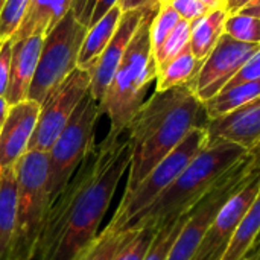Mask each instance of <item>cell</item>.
Instances as JSON below:
<instances>
[{
    "instance_id": "obj_1",
    "label": "cell",
    "mask_w": 260,
    "mask_h": 260,
    "mask_svg": "<svg viewBox=\"0 0 260 260\" xmlns=\"http://www.w3.org/2000/svg\"><path fill=\"white\" fill-rule=\"evenodd\" d=\"M129 163V145L122 136L107 134L88 149L50 204L37 245V260H75L96 239Z\"/></svg>"
},
{
    "instance_id": "obj_2",
    "label": "cell",
    "mask_w": 260,
    "mask_h": 260,
    "mask_svg": "<svg viewBox=\"0 0 260 260\" xmlns=\"http://www.w3.org/2000/svg\"><path fill=\"white\" fill-rule=\"evenodd\" d=\"M204 104L187 84L165 91H154L131 119L125 134L131 163L123 195L137 184L193 129L207 126Z\"/></svg>"
},
{
    "instance_id": "obj_3",
    "label": "cell",
    "mask_w": 260,
    "mask_h": 260,
    "mask_svg": "<svg viewBox=\"0 0 260 260\" xmlns=\"http://www.w3.org/2000/svg\"><path fill=\"white\" fill-rule=\"evenodd\" d=\"M248 152L230 142H207V146L186 166L177 180L125 230L161 229L189 213Z\"/></svg>"
},
{
    "instance_id": "obj_4",
    "label": "cell",
    "mask_w": 260,
    "mask_h": 260,
    "mask_svg": "<svg viewBox=\"0 0 260 260\" xmlns=\"http://www.w3.org/2000/svg\"><path fill=\"white\" fill-rule=\"evenodd\" d=\"M158 9V0L148 2L146 12L101 101L102 114L110 120V136L125 134L131 119L146 101L149 87L155 82L157 66L152 55L151 24Z\"/></svg>"
},
{
    "instance_id": "obj_5",
    "label": "cell",
    "mask_w": 260,
    "mask_h": 260,
    "mask_svg": "<svg viewBox=\"0 0 260 260\" xmlns=\"http://www.w3.org/2000/svg\"><path fill=\"white\" fill-rule=\"evenodd\" d=\"M15 222L6 260H34L50 209L47 152L27 151L23 154L15 165Z\"/></svg>"
},
{
    "instance_id": "obj_6",
    "label": "cell",
    "mask_w": 260,
    "mask_h": 260,
    "mask_svg": "<svg viewBox=\"0 0 260 260\" xmlns=\"http://www.w3.org/2000/svg\"><path fill=\"white\" fill-rule=\"evenodd\" d=\"M207 128H193L186 139L137 184L133 192L122 197L108 227L116 233L125 232L129 222L148 209L177 180L186 166L207 146Z\"/></svg>"
},
{
    "instance_id": "obj_7",
    "label": "cell",
    "mask_w": 260,
    "mask_h": 260,
    "mask_svg": "<svg viewBox=\"0 0 260 260\" xmlns=\"http://www.w3.org/2000/svg\"><path fill=\"white\" fill-rule=\"evenodd\" d=\"M82 26L69 11L50 30L44 34L37 70L27 99L43 104L46 98L78 67V56L87 35Z\"/></svg>"
},
{
    "instance_id": "obj_8",
    "label": "cell",
    "mask_w": 260,
    "mask_h": 260,
    "mask_svg": "<svg viewBox=\"0 0 260 260\" xmlns=\"http://www.w3.org/2000/svg\"><path fill=\"white\" fill-rule=\"evenodd\" d=\"M101 116V104L94 101L88 91L49 149L47 186L50 193V204L70 181L88 149L96 143L94 129Z\"/></svg>"
},
{
    "instance_id": "obj_9",
    "label": "cell",
    "mask_w": 260,
    "mask_h": 260,
    "mask_svg": "<svg viewBox=\"0 0 260 260\" xmlns=\"http://www.w3.org/2000/svg\"><path fill=\"white\" fill-rule=\"evenodd\" d=\"M256 171H250L248 155L238 163L189 213L166 260H195L201 241L222 204L238 192Z\"/></svg>"
},
{
    "instance_id": "obj_10",
    "label": "cell",
    "mask_w": 260,
    "mask_h": 260,
    "mask_svg": "<svg viewBox=\"0 0 260 260\" xmlns=\"http://www.w3.org/2000/svg\"><path fill=\"white\" fill-rule=\"evenodd\" d=\"M90 73L76 67L41 104L40 116L27 151L49 152L79 102L90 91Z\"/></svg>"
},
{
    "instance_id": "obj_11",
    "label": "cell",
    "mask_w": 260,
    "mask_h": 260,
    "mask_svg": "<svg viewBox=\"0 0 260 260\" xmlns=\"http://www.w3.org/2000/svg\"><path fill=\"white\" fill-rule=\"evenodd\" d=\"M259 49L260 44L242 43L222 34L197 76L187 84L189 88L204 104L216 96Z\"/></svg>"
},
{
    "instance_id": "obj_12",
    "label": "cell",
    "mask_w": 260,
    "mask_h": 260,
    "mask_svg": "<svg viewBox=\"0 0 260 260\" xmlns=\"http://www.w3.org/2000/svg\"><path fill=\"white\" fill-rule=\"evenodd\" d=\"M260 190V171H256L245 184L235 192L218 210L209 225L195 260H219L224 254L230 239L233 238L245 212L250 209Z\"/></svg>"
},
{
    "instance_id": "obj_13",
    "label": "cell",
    "mask_w": 260,
    "mask_h": 260,
    "mask_svg": "<svg viewBox=\"0 0 260 260\" xmlns=\"http://www.w3.org/2000/svg\"><path fill=\"white\" fill-rule=\"evenodd\" d=\"M148 3H145L140 8L129 9L122 12L120 21L117 24V29L110 40L108 46L104 49V52L98 56V59L93 62V66L87 70L90 73V94L94 101L101 104L120 61L122 56L133 40L145 12H146Z\"/></svg>"
},
{
    "instance_id": "obj_14",
    "label": "cell",
    "mask_w": 260,
    "mask_h": 260,
    "mask_svg": "<svg viewBox=\"0 0 260 260\" xmlns=\"http://www.w3.org/2000/svg\"><path fill=\"white\" fill-rule=\"evenodd\" d=\"M41 105L26 99L11 105L0 131V171L14 168L27 152Z\"/></svg>"
},
{
    "instance_id": "obj_15",
    "label": "cell",
    "mask_w": 260,
    "mask_h": 260,
    "mask_svg": "<svg viewBox=\"0 0 260 260\" xmlns=\"http://www.w3.org/2000/svg\"><path fill=\"white\" fill-rule=\"evenodd\" d=\"M206 128L209 142H230L248 152L260 142V96L229 114L210 119Z\"/></svg>"
},
{
    "instance_id": "obj_16",
    "label": "cell",
    "mask_w": 260,
    "mask_h": 260,
    "mask_svg": "<svg viewBox=\"0 0 260 260\" xmlns=\"http://www.w3.org/2000/svg\"><path fill=\"white\" fill-rule=\"evenodd\" d=\"M43 40V34H35L24 40L12 41L9 82L5 93V99L9 107L27 99L29 88L40 59Z\"/></svg>"
},
{
    "instance_id": "obj_17",
    "label": "cell",
    "mask_w": 260,
    "mask_h": 260,
    "mask_svg": "<svg viewBox=\"0 0 260 260\" xmlns=\"http://www.w3.org/2000/svg\"><path fill=\"white\" fill-rule=\"evenodd\" d=\"M70 5L72 0H29L21 23L11 40L20 41L35 34L44 35L70 11Z\"/></svg>"
},
{
    "instance_id": "obj_18",
    "label": "cell",
    "mask_w": 260,
    "mask_h": 260,
    "mask_svg": "<svg viewBox=\"0 0 260 260\" xmlns=\"http://www.w3.org/2000/svg\"><path fill=\"white\" fill-rule=\"evenodd\" d=\"M227 17L229 12L225 6H219L210 9L206 15L192 21L189 47L197 59L204 61L207 55L213 50L221 35L224 34Z\"/></svg>"
},
{
    "instance_id": "obj_19",
    "label": "cell",
    "mask_w": 260,
    "mask_h": 260,
    "mask_svg": "<svg viewBox=\"0 0 260 260\" xmlns=\"http://www.w3.org/2000/svg\"><path fill=\"white\" fill-rule=\"evenodd\" d=\"M120 17H122V9L117 3L96 24L88 27L78 56V67L88 70L93 66V62L98 59V56L104 52V49L108 46L110 40L113 38L117 24L120 21Z\"/></svg>"
},
{
    "instance_id": "obj_20",
    "label": "cell",
    "mask_w": 260,
    "mask_h": 260,
    "mask_svg": "<svg viewBox=\"0 0 260 260\" xmlns=\"http://www.w3.org/2000/svg\"><path fill=\"white\" fill-rule=\"evenodd\" d=\"M260 239V190L245 212L233 238L219 260H244L248 257Z\"/></svg>"
},
{
    "instance_id": "obj_21",
    "label": "cell",
    "mask_w": 260,
    "mask_h": 260,
    "mask_svg": "<svg viewBox=\"0 0 260 260\" xmlns=\"http://www.w3.org/2000/svg\"><path fill=\"white\" fill-rule=\"evenodd\" d=\"M17 203L15 166L0 171V260H6L14 233Z\"/></svg>"
},
{
    "instance_id": "obj_22",
    "label": "cell",
    "mask_w": 260,
    "mask_h": 260,
    "mask_svg": "<svg viewBox=\"0 0 260 260\" xmlns=\"http://www.w3.org/2000/svg\"><path fill=\"white\" fill-rule=\"evenodd\" d=\"M259 96L260 79L248 81V82H242L233 87L222 88L216 96L204 102V108L210 120V119H216L224 114H229Z\"/></svg>"
},
{
    "instance_id": "obj_23",
    "label": "cell",
    "mask_w": 260,
    "mask_h": 260,
    "mask_svg": "<svg viewBox=\"0 0 260 260\" xmlns=\"http://www.w3.org/2000/svg\"><path fill=\"white\" fill-rule=\"evenodd\" d=\"M203 66V61L197 59L187 46L180 55H177L174 59L157 69V78H155V91H165L178 85L189 84L197 73L200 72Z\"/></svg>"
},
{
    "instance_id": "obj_24",
    "label": "cell",
    "mask_w": 260,
    "mask_h": 260,
    "mask_svg": "<svg viewBox=\"0 0 260 260\" xmlns=\"http://www.w3.org/2000/svg\"><path fill=\"white\" fill-rule=\"evenodd\" d=\"M129 232L131 230L116 233L107 225L75 260H113L117 250L129 236Z\"/></svg>"
},
{
    "instance_id": "obj_25",
    "label": "cell",
    "mask_w": 260,
    "mask_h": 260,
    "mask_svg": "<svg viewBox=\"0 0 260 260\" xmlns=\"http://www.w3.org/2000/svg\"><path fill=\"white\" fill-rule=\"evenodd\" d=\"M190 32H192V21L180 20V23L171 32V35L165 40V43L152 53L157 69H160L161 66L174 59L189 46Z\"/></svg>"
},
{
    "instance_id": "obj_26",
    "label": "cell",
    "mask_w": 260,
    "mask_h": 260,
    "mask_svg": "<svg viewBox=\"0 0 260 260\" xmlns=\"http://www.w3.org/2000/svg\"><path fill=\"white\" fill-rule=\"evenodd\" d=\"M129 236L117 250L113 260H143L158 230L151 227L129 229Z\"/></svg>"
},
{
    "instance_id": "obj_27",
    "label": "cell",
    "mask_w": 260,
    "mask_h": 260,
    "mask_svg": "<svg viewBox=\"0 0 260 260\" xmlns=\"http://www.w3.org/2000/svg\"><path fill=\"white\" fill-rule=\"evenodd\" d=\"M189 213H186V215L180 216L178 219L171 221L166 225H163L161 229H158V232H157V235H155V238H154V241H152V244L146 253V257L143 260H166L174 242L177 241V238H178V235H180V232H181V229H183V225L189 216Z\"/></svg>"
},
{
    "instance_id": "obj_28",
    "label": "cell",
    "mask_w": 260,
    "mask_h": 260,
    "mask_svg": "<svg viewBox=\"0 0 260 260\" xmlns=\"http://www.w3.org/2000/svg\"><path fill=\"white\" fill-rule=\"evenodd\" d=\"M224 34L242 43L260 44V18L244 14H230L225 20Z\"/></svg>"
},
{
    "instance_id": "obj_29",
    "label": "cell",
    "mask_w": 260,
    "mask_h": 260,
    "mask_svg": "<svg viewBox=\"0 0 260 260\" xmlns=\"http://www.w3.org/2000/svg\"><path fill=\"white\" fill-rule=\"evenodd\" d=\"M181 17L177 11L171 6V3L160 5L157 15L151 24V43H152V53L165 43V40L171 35V32L177 27Z\"/></svg>"
},
{
    "instance_id": "obj_30",
    "label": "cell",
    "mask_w": 260,
    "mask_h": 260,
    "mask_svg": "<svg viewBox=\"0 0 260 260\" xmlns=\"http://www.w3.org/2000/svg\"><path fill=\"white\" fill-rule=\"evenodd\" d=\"M29 0H6L0 11V43L11 38L21 23Z\"/></svg>"
},
{
    "instance_id": "obj_31",
    "label": "cell",
    "mask_w": 260,
    "mask_h": 260,
    "mask_svg": "<svg viewBox=\"0 0 260 260\" xmlns=\"http://www.w3.org/2000/svg\"><path fill=\"white\" fill-rule=\"evenodd\" d=\"M168 3H171V6L181 17V20H187V21H193V20L206 15L210 11L200 0H171Z\"/></svg>"
},
{
    "instance_id": "obj_32",
    "label": "cell",
    "mask_w": 260,
    "mask_h": 260,
    "mask_svg": "<svg viewBox=\"0 0 260 260\" xmlns=\"http://www.w3.org/2000/svg\"><path fill=\"white\" fill-rule=\"evenodd\" d=\"M256 79H260V49L245 62V66L236 73V76L224 88L233 87L242 82H248V81H256Z\"/></svg>"
},
{
    "instance_id": "obj_33",
    "label": "cell",
    "mask_w": 260,
    "mask_h": 260,
    "mask_svg": "<svg viewBox=\"0 0 260 260\" xmlns=\"http://www.w3.org/2000/svg\"><path fill=\"white\" fill-rule=\"evenodd\" d=\"M11 58H12V40L6 38L0 43V98H5L8 88Z\"/></svg>"
},
{
    "instance_id": "obj_34",
    "label": "cell",
    "mask_w": 260,
    "mask_h": 260,
    "mask_svg": "<svg viewBox=\"0 0 260 260\" xmlns=\"http://www.w3.org/2000/svg\"><path fill=\"white\" fill-rule=\"evenodd\" d=\"M96 5H98V0H72L70 11L73 12L75 18L88 29Z\"/></svg>"
},
{
    "instance_id": "obj_35",
    "label": "cell",
    "mask_w": 260,
    "mask_h": 260,
    "mask_svg": "<svg viewBox=\"0 0 260 260\" xmlns=\"http://www.w3.org/2000/svg\"><path fill=\"white\" fill-rule=\"evenodd\" d=\"M119 3V0H98V5L94 8V12L91 15V20H90V27L93 24H96L113 6H116Z\"/></svg>"
},
{
    "instance_id": "obj_36",
    "label": "cell",
    "mask_w": 260,
    "mask_h": 260,
    "mask_svg": "<svg viewBox=\"0 0 260 260\" xmlns=\"http://www.w3.org/2000/svg\"><path fill=\"white\" fill-rule=\"evenodd\" d=\"M248 166L250 171H260V142L248 151Z\"/></svg>"
},
{
    "instance_id": "obj_37",
    "label": "cell",
    "mask_w": 260,
    "mask_h": 260,
    "mask_svg": "<svg viewBox=\"0 0 260 260\" xmlns=\"http://www.w3.org/2000/svg\"><path fill=\"white\" fill-rule=\"evenodd\" d=\"M251 0H225V9L230 14H238L244 6H247Z\"/></svg>"
},
{
    "instance_id": "obj_38",
    "label": "cell",
    "mask_w": 260,
    "mask_h": 260,
    "mask_svg": "<svg viewBox=\"0 0 260 260\" xmlns=\"http://www.w3.org/2000/svg\"><path fill=\"white\" fill-rule=\"evenodd\" d=\"M149 0H119V6L122 9V12L129 11V9H136L143 6L145 3H148Z\"/></svg>"
},
{
    "instance_id": "obj_39",
    "label": "cell",
    "mask_w": 260,
    "mask_h": 260,
    "mask_svg": "<svg viewBox=\"0 0 260 260\" xmlns=\"http://www.w3.org/2000/svg\"><path fill=\"white\" fill-rule=\"evenodd\" d=\"M238 14L251 15V17L260 18V3H256V5H247V6H244Z\"/></svg>"
},
{
    "instance_id": "obj_40",
    "label": "cell",
    "mask_w": 260,
    "mask_h": 260,
    "mask_svg": "<svg viewBox=\"0 0 260 260\" xmlns=\"http://www.w3.org/2000/svg\"><path fill=\"white\" fill-rule=\"evenodd\" d=\"M8 110H9V105L6 102L5 98H0V131H2V126L5 123V119L8 116Z\"/></svg>"
},
{
    "instance_id": "obj_41",
    "label": "cell",
    "mask_w": 260,
    "mask_h": 260,
    "mask_svg": "<svg viewBox=\"0 0 260 260\" xmlns=\"http://www.w3.org/2000/svg\"><path fill=\"white\" fill-rule=\"evenodd\" d=\"M201 3H204L209 9H215L219 6H225V0H200Z\"/></svg>"
},
{
    "instance_id": "obj_42",
    "label": "cell",
    "mask_w": 260,
    "mask_h": 260,
    "mask_svg": "<svg viewBox=\"0 0 260 260\" xmlns=\"http://www.w3.org/2000/svg\"><path fill=\"white\" fill-rule=\"evenodd\" d=\"M251 256H253V260H260V245H259V248H257Z\"/></svg>"
},
{
    "instance_id": "obj_43",
    "label": "cell",
    "mask_w": 260,
    "mask_h": 260,
    "mask_svg": "<svg viewBox=\"0 0 260 260\" xmlns=\"http://www.w3.org/2000/svg\"><path fill=\"white\" fill-rule=\"evenodd\" d=\"M256 3H260V0H251L248 5H256Z\"/></svg>"
},
{
    "instance_id": "obj_44",
    "label": "cell",
    "mask_w": 260,
    "mask_h": 260,
    "mask_svg": "<svg viewBox=\"0 0 260 260\" xmlns=\"http://www.w3.org/2000/svg\"><path fill=\"white\" fill-rule=\"evenodd\" d=\"M168 2H171V0H158V3H160V5H163V3H168Z\"/></svg>"
},
{
    "instance_id": "obj_45",
    "label": "cell",
    "mask_w": 260,
    "mask_h": 260,
    "mask_svg": "<svg viewBox=\"0 0 260 260\" xmlns=\"http://www.w3.org/2000/svg\"><path fill=\"white\" fill-rule=\"evenodd\" d=\"M5 2H6V0H0V11H2V8H3V5H5Z\"/></svg>"
},
{
    "instance_id": "obj_46",
    "label": "cell",
    "mask_w": 260,
    "mask_h": 260,
    "mask_svg": "<svg viewBox=\"0 0 260 260\" xmlns=\"http://www.w3.org/2000/svg\"><path fill=\"white\" fill-rule=\"evenodd\" d=\"M244 260H253V256H251V254H250V256H248V257H245V259Z\"/></svg>"
},
{
    "instance_id": "obj_47",
    "label": "cell",
    "mask_w": 260,
    "mask_h": 260,
    "mask_svg": "<svg viewBox=\"0 0 260 260\" xmlns=\"http://www.w3.org/2000/svg\"><path fill=\"white\" fill-rule=\"evenodd\" d=\"M259 245H260V239H259V242H257V245H256V248H254V251L257 250V247H259ZM254 251H253V253H254Z\"/></svg>"
},
{
    "instance_id": "obj_48",
    "label": "cell",
    "mask_w": 260,
    "mask_h": 260,
    "mask_svg": "<svg viewBox=\"0 0 260 260\" xmlns=\"http://www.w3.org/2000/svg\"><path fill=\"white\" fill-rule=\"evenodd\" d=\"M257 248H259V247H257ZM251 254H253V253H251Z\"/></svg>"
}]
</instances>
